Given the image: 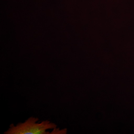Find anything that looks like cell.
<instances>
[{
    "label": "cell",
    "instance_id": "6da1fadb",
    "mask_svg": "<svg viewBox=\"0 0 134 134\" xmlns=\"http://www.w3.org/2000/svg\"><path fill=\"white\" fill-rule=\"evenodd\" d=\"M38 119L36 117H31L23 123H19L16 126L10 125L5 134H51L48 130H54L57 128L54 123L48 120L38 122Z\"/></svg>",
    "mask_w": 134,
    "mask_h": 134
}]
</instances>
